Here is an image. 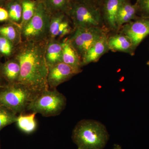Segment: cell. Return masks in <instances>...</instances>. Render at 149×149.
Instances as JSON below:
<instances>
[{"label":"cell","instance_id":"8","mask_svg":"<svg viewBox=\"0 0 149 149\" xmlns=\"http://www.w3.org/2000/svg\"><path fill=\"white\" fill-rule=\"evenodd\" d=\"M80 71L63 62L49 67L47 80L49 88L56 89Z\"/></svg>","mask_w":149,"mask_h":149},{"label":"cell","instance_id":"4","mask_svg":"<svg viewBox=\"0 0 149 149\" xmlns=\"http://www.w3.org/2000/svg\"><path fill=\"white\" fill-rule=\"evenodd\" d=\"M37 95L20 83L8 84L0 88V105L20 114L27 110L28 105Z\"/></svg>","mask_w":149,"mask_h":149},{"label":"cell","instance_id":"10","mask_svg":"<svg viewBox=\"0 0 149 149\" xmlns=\"http://www.w3.org/2000/svg\"><path fill=\"white\" fill-rule=\"evenodd\" d=\"M123 32L130 39L135 49L149 34V18L142 17L126 24Z\"/></svg>","mask_w":149,"mask_h":149},{"label":"cell","instance_id":"24","mask_svg":"<svg viewBox=\"0 0 149 149\" xmlns=\"http://www.w3.org/2000/svg\"><path fill=\"white\" fill-rule=\"evenodd\" d=\"M17 115L5 107L0 105V131L8 125L16 122Z\"/></svg>","mask_w":149,"mask_h":149},{"label":"cell","instance_id":"7","mask_svg":"<svg viewBox=\"0 0 149 149\" xmlns=\"http://www.w3.org/2000/svg\"><path fill=\"white\" fill-rule=\"evenodd\" d=\"M102 29L97 27L76 28L70 42L82 59L86 53L104 35Z\"/></svg>","mask_w":149,"mask_h":149},{"label":"cell","instance_id":"27","mask_svg":"<svg viewBox=\"0 0 149 149\" xmlns=\"http://www.w3.org/2000/svg\"><path fill=\"white\" fill-rule=\"evenodd\" d=\"M1 59L0 58V64H1ZM8 84L7 82L5 80V79L3 77L1 73V70H0V88H3V87L6 86Z\"/></svg>","mask_w":149,"mask_h":149},{"label":"cell","instance_id":"21","mask_svg":"<svg viewBox=\"0 0 149 149\" xmlns=\"http://www.w3.org/2000/svg\"><path fill=\"white\" fill-rule=\"evenodd\" d=\"M22 18L20 27H23L32 18L37 8L38 0H21Z\"/></svg>","mask_w":149,"mask_h":149},{"label":"cell","instance_id":"25","mask_svg":"<svg viewBox=\"0 0 149 149\" xmlns=\"http://www.w3.org/2000/svg\"><path fill=\"white\" fill-rule=\"evenodd\" d=\"M136 4L142 17L149 18V0H140Z\"/></svg>","mask_w":149,"mask_h":149},{"label":"cell","instance_id":"22","mask_svg":"<svg viewBox=\"0 0 149 149\" xmlns=\"http://www.w3.org/2000/svg\"><path fill=\"white\" fill-rule=\"evenodd\" d=\"M17 46L8 39L0 35V58L6 60L13 57Z\"/></svg>","mask_w":149,"mask_h":149},{"label":"cell","instance_id":"28","mask_svg":"<svg viewBox=\"0 0 149 149\" xmlns=\"http://www.w3.org/2000/svg\"><path fill=\"white\" fill-rule=\"evenodd\" d=\"M10 0H0V6L3 7L5 4Z\"/></svg>","mask_w":149,"mask_h":149},{"label":"cell","instance_id":"16","mask_svg":"<svg viewBox=\"0 0 149 149\" xmlns=\"http://www.w3.org/2000/svg\"><path fill=\"white\" fill-rule=\"evenodd\" d=\"M138 12L139 8L137 4H132L125 0L118 13L116 20L117 27L136 18Z\"/></svg>","mask_w":149,"mask_h":149},{"label":"cell","instance_id":"17","mask_svg":"<svg viewBox=\"0 0 149 149\" xmlns=\"http://www.w3.org/2000/svg\"><path fill=\"white\" fill-rule=\"evenodd\" d=\"M0 25V35L17 46L22 42L21 28L19 25L8 21Z\"/></svg>","mask_w":149,"mask_h":149},{"label":"cell","instance_id":"1","mask_svg":"<svg viewBox=\"0 0 149 149\" xmlns=\"http://www.w3.org/2000/svg\"><path fill=\"white\" fill-rule=\"evenodd\" d=\"M47 41L22 42L17 46L13 56L20 65L18 83L37 95L49 88L47 80L48 67L45 57Z\"/></svg>","mask_w":149,"mask_h":149},{"label":"cell","instance_id":"20","mask_svg":"<svg viewBox=\"0 0 149 149\" xmlns=\"http://www.w3.org/2000/svg\"><path fill=\"white\" fill-rule=\"evenodd\" d=\"M3 7L8 13V21L20 26L22 18L21 0H10Z\"/></svg>","mask_w":149,"mask_h":149},{"label":"cell","instance_id":"13","mask_svg":"<svg viewBox=\"0 0 149 149\" xmlns=\"http://www.w3.org/2000/svg\"><path fill=\"white\" fill-rule=\"evenodd\" d=\"M62 43V62L81 71L83 63L76 50L70 42L68 38H65Z\"/></svg>","mask_w":149,"mask_h":149},{"label":"cell","instance_id":"5","mask_svg":"<svg viewBox=\"0 0 149 149\" xmlns=\"http://www.w3.org/2000/svg\"><path fill=\"white\" fill-rule=\"evenodd\" d=\"M66 99L56 89L49 88L37 95L28 105L27 110L44 116H56L65 108Z\"/></svg>","mask_w":149,"mask_h":149},{"label":"cell","instance_id":"26","mask_svg":"<svg viewBox=\"0 0 149 149\" xmlns=\"http://www.w3.org/2000/svg\"><path fill=\"white\" fill-rule=\"evenodd\" d=\"M9 20L8 14L4 7L0 6V22H6Z\"/></svg>","mask_w":149,"mask_h":149},{"label":"cell","instance_id":"32","mask_svg":"<svg viewBox=\"0 0 149 149\" xmlns=\"http://www.w3.org/2000/svg\"><path fill=\"white\" fill-rule=\"evenodd\" d=\"M78 149H80L78 148Z\"/></svg>","mask_w":149,"mask_h":149},{"label":"cell","instance_id":"14","mask_svg":"<svg viewBox=\"0 0 149 149\" xmlns=\"http://www.w3.org/2000/svg\"><path fill=\"white\" fill-rule=\"evenodd\" d=\"M108 49V39L104 34L85 54L82 59L83 65L97 61Z\"/></svg>","mask_w":149,"mask_h":149},{"label":"cell","instance_id":"15","mask_svg":"<svg viewBox=\"0 0 149 149\" xmlns=\"http://www.w3.org/2000/svg\"><path fill=\"white\" fill-rule=\"evenodd\" d=\"M125 0H106L104 6V16L111 28L116 29V17L120 6Z\"/></svg>","mask_w":149,"mask_h":149},{"label":"cell","instance_id":"3","mask_svg":"<svg viewBox=\"0 0 149 149\" xmlns=\"http://www.w3.org/2000/svg\"><path fill=\"white\" fill-rule=\"evenodd\" d=\"M52 14L42 0H38L35 14L21 28L22 42H41L48 39Z\"/></svg>","mask_w":149,"mask_h":149},{"label":"cell","instance_id":"19","mask_svg":"<svg viewBox=\"0 0 149 149\" xmlns=\"http://www.w3.org/2000/svg\"><path fill=\"white\" fill-rule=\"evenodd\" d=\"M36 114V113L32 112L28 114L20 113L17 116L15 123L19 129L26 134L33 133L37 128Z\"/></svg>","mask_w":149,"mask_h":149},{"label":"cell","instance_id":"2","mask_svg":"<svg viewBox=\"0 0 149 149\" xmlns=\"http://www.w3.org/2000/svg\"><path fill=\"white\" fill-rule=\"evenodd\" d=\"M72 141L80 149H103L109 135L103 124L96 120H83L72 131Z\"/></svg>","mask_w":149,"mask_h":149},{"label":"cell","instance_id":"6","mask_svg":"<svg viewBox=\"0 0 149 149\" xmlns=\"http://www.w3.org/2000/svg\"><path fill=\"white\" fill-rule=\"evenodd\" d=\"M75 28L97 27L101 19L100 10L85 1L72 0L65 11Z\"/></svg>","mask_w":149,"mask_h":149},{"label":"cell","instance_id":"30","mask_svg":"<svg viewBox=\"0 0 149 149\" xmlns=\"http://www.w3.org/2000/svg\"><path fill=\"white\" fill-rule=\"evenodd\" d=\"M0 149H1V143H0Z\"/></svg>","mask_w":149,"mask_h":149},{"label":"cell","instance_id":"12","mask_svg":"<svg viewBox=\"0 0 149 149\" xmlns=\"http://www.w3.org/2000/svg\"><path fill=\"white\" fill-rule=\"evenodd\" d=\"M0 70L5 80L8 84L18 83L20 67L18 61L13 57L1 63Z\"/></svg>","mask_w":149,"mask_h":149},{"label":"cell","instance_id":"31","mask_svg":"<svg viewBox=\"0 0 149 149\" xmlns=\"http://www.w3.org/2000/svg\"><path fill=\"white\" fill-rule=\"evenodd\" d=\"M140 1V0H137V1Z\"/></svg>","mask_w":149,"mask_h":149},{"label":"cell","instance_id":"23","mask_svg":"<svg viewBox=\"0 0 149 149\" xmlns=\"http://www.w3.org/2000/svg\"><path fill=\"white\" fill-rule=\"evenodd\" d=\"M51 14L65 12L72 0H42Z\"/></svg>","mask_w":149,"mask_h":149},{"label":"cell","instance_id":"11","mask_svg":"<svg viewBox=\"0 0 149 149\" xmlns=\"http://www.w3.org/2000/svg\"><path fill=\"white\" fill-rule=\"evenodd\" d=\"M62 52L61 41L48 39L46 45L45 57L48 67L62 62Z\"/></svg>","mask_w":149,"mask_h":149},{"label":"cell","instance_id":"18","mask_svg":"<svg viewBox=\"0 0 149 149\" xmlns=\"http://www.w3.org/2000/svg\"><path fill=\"white\" fill-rule=\"evenodd\" d=\"M109 49L127 53H133V47L131 40L125 35H116L108 39Z\"/></svg>","mask_w":149,"mask_h":149},{"label":"cell","instance_id":"29","mask_svg":"<svg viewBox=\"0 0 149 149\" xmlns=\"http://www.w3.org/2000/svg\"><path fill=\"white\" fill-rule=\"evenodd\" d=\"M87 1H95V0H87Z\"/></svg>","mask_w":149,"mask_h":149},{"label":"cell","instance_id":"9","mask_svg":"<svg viewBox=\"0 0 149 149\" xmlns=\"http://www.w3.org/2000/svg\"><path fill=\"white\" fill-rule=\"evenodd\" d=\"M70 19L65 13H56L51 15L49 24L48 39L61 40L72 31Z\"/></svg>","mask_w":149,"mask_h":149}]
</instances>
